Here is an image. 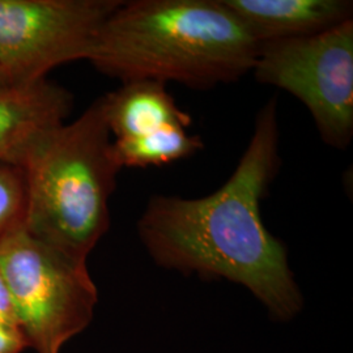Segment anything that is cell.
<instances>
[{
    "instance_id": "6da1fadb",
    "label": "cell",
    "mask_w": 353,
    "mask_h": 353,
    "mask_svg": "<svg viewBox=\"0 0 353 353\" xmlns=\"http://www.w3.org/2000/svg\"><path fill=\"white\" fill-rule=\"evenodd\" d=\"M279 148L278 100L271 99L256 114L252 138L227 182L198 199L153 195L138 234L156 265L240 284L272 318L290 321L303 309V293L287 248L267 230L261 214L281 165Z\"/></svg>"
},
{
    "instance_id": "7a4b0ae2",
    "label": "cell",
    "mask_w": 353,
    "mask_h": 353,
    "mask_svg": "<svg viewBox=\"0 0 353 353\" xmlns=\"http://www.w3.org/2000/svg\"><path fill=\"white\" fill-rule=\"evenodd\" d=\"M258 46L221 0H134L106 19L87 61L122 83L203 90L252 72Z\"/></svg>"
},
{
    "instance_id": "3957f363",
    "label": "cell",
    "mask_w": 353,
    "mask_h": 353,
    "mask_svg": "<svg viewBox=\"0 0 353 353\" xmlns=\"http://www.w3.org/2000/svg\"><path fill=\"white\" fill-rule=\"evenodd\" d=\"M101 99L64 123L24 168V228L80 263L110 227V198L121 172Z\"/></svg>"
},
{
    "instance_id": "277c9868",
    "label": "cell",
    "mask_w": 353,
    "mask_h": 353,
    "mask_svg": "<svg viewBox=\"0 0 353 353\" xmlns=\"http://www.w3.org/2000/svg\"><path fill=\"white\" fill-rule=\"evenodd\" d=\"M0 271L12 294L19 330L37 353H61L88 327L99 292L80 263L19 228L0 242Z\"/></svg>"
},
{
    "instance_id": "5b68a950",
    "label": "cell",
    "mask_w": 353,
    "mask_h": 353,
    "mask_svg": "<svg viewBox=\"0 0 353 353\" xmlns=\"http://www.w3.org/2000/svg\"><path fill=\"white\" fill-rule=\"evenodd\" d=\"M252 74L303 102L316 131L336 150L353 138V19L307 37L262 42Z\"/></svg>"
},
{
    "instance_id": "8992f818",
    "label": "cell",
    "mask_w": 353,
    "mask_h": 353,
    "mask_svg": "<svg viewBox=\"0 0 353 353\" xmlns=\"http://www.w3.org/2000/svg\"><path fill=\"white\" fill-rule=\"evenodd\" d=\"M122 0H0V65L14 84L46 79L61 64L88 59Z\"/></svg>"
},
{
    "instance_id": "52a82bcc",
    "label": "cell",
    "mask_w": 353,
    "mask_h": 353,
    "mask_svg": "<svg viewBox=\"0 0 353 353\" xmlns=\"http://www.w3.org/2000/svg\"><path fill=\"white\" fill-rule=\"evenodd\" d=\"M71 108V93L46 79L0 89V161L24 169Z\"/></svg>"
},
{
    "instance_id": "ba28073f",
    "label": "cell",
    "mask_w": 353,
    "mask_h": 353,
    "mask_svg": "<svg viewBox=\"0 0 353 353\" xmlns=\"http://www.w3.org/2000/svg\"><path fill=\"white\" fill-rule=\"evenodd\" d=\"M258 43L307 37L353 19L351 0H221Z\"/></svg>"
},
{
    "instance_id": "9c48e42d",
    "label": "cell",
    "mask_w": 353,
    "mask_h": 353,
    "mask_svg": "<svg viewBox=\"0 0 353 353\" xmlns=\"http://www.w3.org/2000/svg\"><path fill=\"white\" fill-rule=\"evenodd\" d=\"M106 125L113 140L131 139L165 126H191L192 118L176 105L166 84L135 80L101 97Z\"/></svg>"
},
{
    "instance_id": "30bf717a",
    "label": "cell",
    "mask_w": 353,
    "mask_h": 353,
    "mask_svg": "<svg viewBox=\"0 0 353 353\" xmlns=\"http://www.w3.org/2000/svg\"><path fill=\"white\" fill-rule=\"evenodd\" d=\"M201 137L190 135L186 127L172 125L131 139L113 140V153L123 168L161 166L188 159L203 150Z\"/></svg>"
},
{
    "instance_id": "8fae6325",
    "label": "cell",
    "mask_w": 353,
    "mask_h": 353,
    "mask_svg": "<svg viewBox=\"0 0 353 353\" xmlns=\"http://www.w3.org/2000/svg\"><path fill=\"white\" fill-rule=\"evenodd\" d=\"M26 176L23 168L0 161V242L24 227Z\"/></svg>"
},
{
    "instance_id": "7c38bea8",
    "label": "cell",
    "mask_w": 353,
    "mask_h": 353,
    "mask_svg": "<svg viewBox=\"0 0 353 353\" xmlns=\"http://www.w3.org/2000/svg\"><path fill=\"white\" fill-rule=\"evenodd\" d=\"M26 348V338L19 328L0 323V353H20Z\"/></svg>"
},
{
    "instance_id": "4fadbf2b",
    "label": "cell",
    "mask_w": 353,
    "mask_h": 353,
    "mask_svg": "<svg viewBox=\"0 0 353 353\" xmlns=\"http://www.w3.org/2000/svg\"><path fill=\"white\" fill-rule=\"evenodd\" d=\"M0 323H6V325L19 328L12 294L1 271H0Z\"/></svg>"
},
{
    "instance_id": "5bb4252c",
    "label": "cell",
    "mask_w": 353,
    "mask_h": 353,
    "mask_svg": "<svg viewBox=\"0 0 353 353\" xmlns=\"http://www.w3.org/2000/svg\"><path fill=\"white\" fill-rule=\"evenodd\" d=\"M13 84H14V83L11 80V77L7 75V72H6V71L3 70V67L0 65V89L10 87V85H13Z\"/></svg>"
}]
</instances>
